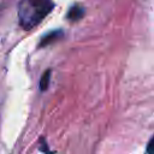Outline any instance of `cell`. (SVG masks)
Returning <instances> with one entry per match:
<instances>
[{"label":"cell","mask_w":154,"mask_h":154,"mask_svg":"<svg viewBox=\"0 0 154 154\" xmlns=\"http://www.w3.org/2000/svg\"><path fill=\"white\" fill-rule=\"evenodd\" d=\"M52 0H20L17 6L18 23L24 30L37 26L53 10Z\"/></svg>","instance_id":"6da1fadb"},{"label":"cell","mask_w":154,"mask_h":154,"mask_svg":"<svg viewBox=\"0 0 154 154\" xmlns=\"http://www.w3.org/2000/svg\"><path fill=\"white\" fill-rule=\"evenodd\" d=\"M63 35H64V31H63L61 29L52 30V31H49L48 34H46V35L42 36V38H41V41H40V43H38V47L42 48V47H45V46H48V45H51L52 42L59 40Z\"/></svg>","instance_id":"7a4b0ae2"},{"label":"cell","mask_w":154,"mask_h":154,"mask_svg":"<svg viewBox=\"0 0 154 154\" xmlns=\"http://www.w3.org/2000/svg\"><path fill=\"white\" fill-rule=\"evenodd\" d=\"M84 13H85V11L81 5H73L70 7L66 17L69 20H79L84 16Z\"/></svg>","instance_id":"3957f363"},{"label":"cell","mask_w":154,"mask_h":154,"mask_svg":"<svg viewBox=\"0 0 154 154\" xmlns=\"http://www.w3.org/2000/svg\"><path fill=\"white\" fill-rule=\"evenodd\" d=\"M51 75H52V70H51V69L46 70V71L42 73L41 78H40V83H38V85H40V90H41V91H45V90L48 89V87H49V82H51Z\"/></svg>","instance_id":"277c9868"},{"label":"cell","mask_w":154,"mask_h":154,"mask_svg":"<svg viewBox=\"0 0 154 154\" xmlns=\"http://www.w3.org/2000/svg\"><path fill=\"white\" fill-rule=\"evenodd\" d=\"M147 153H150V154H154V137L148 142V146H147Z\"/></svg>","instance_id":"5b68a950"}]
</instances>
